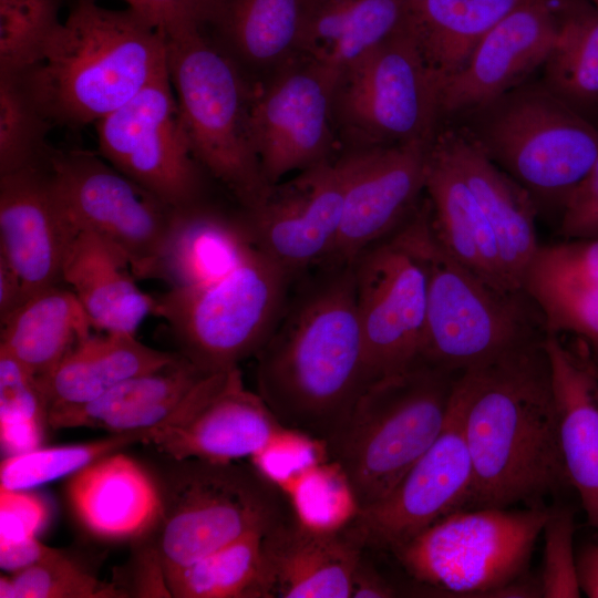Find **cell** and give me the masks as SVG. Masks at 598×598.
<instances>
[{"label":"cell","instance_id":"6da1fadb","mask_svg":"<svg viewBox=\"0 0 598 598\" xmlns=\"http://www.w3.org/2000/svg\"><path fill=\"white\" fill-rule=\"evenodd\" d=\"M256 354L257 393L287 429L326 443L370 384L352 264H324Z\"/></svg>","mask_w":598,"mask_h":598},{"label":"cell","instance_id":"7a4b0ae2","mask_svg":"<svg viewBox=\"0 0 598 598\" xmlns=\"http://www.w3.org/2000/svg\"><path fill=\"white\" fill-rule=\"evenodd\" d=\"M543 340L455 377L473 475L464 509L535 503L568 483Z\"/></svg>","mask_w":598,"mask_h":598},{"label":"cell","instance_id":"3957f363","mask_svg":"<svg viewBox=\"0 0 598 598\" xmlns=\"http://www.w3.org/2000/svg\"><path fill=\"white\" fill-rule=\"evenodd\" d=\"M68 2V17L43 61L23 75L54 127L76 131L167 73V44L159 29L130 8Z\"/></svg>","mask_w":598,"mask_h":598},{"label":"cell","instance_id":"277c9868","mask_svg":"<svg viewBox=\"0 0 598 598\" xmlns=\"http://www.w3.org/2000/svg\"><path fill=\"white\" fill-rule=\"evenodd\" d=\"M406 225L427 280L421 362L460 373L545 337L542 315L524 290L492 286L442 247L427 199Z\"/></svg>","mask_w":598,"mask_h":598},{"label":"cell","instance_id":"5b68a950","mask_svg":"<svg viewBox=\"0 0 598 598\" xmlns=\"http://www.w3.org/2000/svg\"><path fill=\"white\" fill-rule=\"evenodd\" d=\"M456 374L419 362L360 395L326 443L358 511L383 498L440 435Z\"/></svg>","mask_w":598,"mask_h":598},{"label":"cell","instance_id":"8992f818","mask_svg":"<svg viewBox=\"0 0 598 598\" xmlns=\"http://www.w3.org/2000/svg\"><path fill=\"white\" fill-rule=\"evenodd\" d=\"M167 71L193 155L245 213L272 186L256 152L251 106L255 84L200 30L166 37Z\"/></svg>","mask_w":598,"mask_h":598},{"label":"cell","instance_id":"52a82bcc","mask_svg":"<svg viewBox=\"0 0 598 598\" xmlns=\"http://www.w3.org/2000/svg\"><path fill=\"white\" fill-rule=\"evenodd\" d=\"M156 478L161 508L145 536L175 570L287 517L278 486L254 465L174 460Z\"/></svg>","mask_w":598,"mask_h":598},{"label":"cell","instance_id":"ba28073f","mask_svg":"<svg viewBox=\"0 0 598 598\" xmlns=\"http://www.w3.org/2000/svg\"><path fill=\"white\" fill-rule=\"evenodd\" d=\"M473 114L466 132L538 208L561 210L598 157V127L545 84L519 85Z\"/></svg>","mask_w":598,"mask_h":598},{"label":"cell","instance_id":"9c48e42d","mask_svg":"<svg viewBox=\"0 0 598 598\" xmlns=\"http://www.w3.org/2000/svg\"><path fill=\"white\" fill-rule=\"evenodd\" d=\"M292 281L258 243L227 274L155 297L153 315L166 321L179 354L206 373L224 372L258 353L285 310Z\"/></svg>","mask_w":598,"mask_h":598},{"label":"cell","instance_id":"30bf717a","mask_svg":"<svg viewBox=\"0 0 598 598\" xmlns=\"http://www.w3.org/2000/svg\"><path fill=\"white\" fill-rule=\"evenodd\" d=\"M548 514L539 506L460 509L391 553L421 584L458 595L497 596L524 577Z\"/></svg>","mask_w":598,"mask_h":598},{"label":"cell","instance_id":"8fae6325","mask_svg":"<svg viewBox=\"0 0 598 598\" xmlns=\"http://www.w3.org/2000/svg\"><path fill=\"white\" fill-rule=\"evenodd\" d=\"M440 92L409 23L339 73L331 99L334 130L348 148L432 142Z\"/></svg>","mask_w":598,"mask_h":598},{"label":"cell","instance_id":"7c38bea8","mask_svg":"<svg viewBox=\"0 0 598 598\" xmlns=\"http://www.w3.org/2000/svg\"><path fill=\"white\" fill-rule=\"evenodd\" d=\"M48 163L58 198L78 231L114 248L136 279H151L175 208L100 153L53 146Z\"/></svg>","mask_w":598,"mask_h":598},{"label":"cell","instance_id":"4fadbf2b","mask_svg":"<svg viewBox=\"0 0 598 598\" xmlns=\"http://www.w3.org/2000/svg\"><path fill=\"white\" fill-rule=\"evenodd\" d=\"M370 383L420 361L426 270L406 221L352 262Z\"/></svg>","mask_w":598,"mask_h":598},{"label":"cell","instance_id":"5bb4252c","mask_svg":"<svg viewBox=\"0 0 598 598\" xmlns=\"http://www.w3.org/2000/svg\"><path fill=\"white\" fill-rule=\"evenodd\" d=\"M100 155L173 208L205 200L168 72L95 124Z\"/></svg>","mask_w":598,"mask_h":598},{"label":"cell","instance_id":"9a60e30c","mask_svg":"<svg viewBox=\"0 0 598 598\" xmlns=\"http://www.w3.org/2000/svg\"><path fill=\"white\" fill-rule=\"evenodd\" d=\"M472 476L462 404L453 384L440 435L383 498L359 509L347 526L363 548L392 551L444 516L464 509Z\"/></svg>","mask_w":598,"mask_h":598},{"label":"cell","instance_id":"2e32d148","mask_svg":"<svg viewBox=\"0 0 598 598\" xmlns=\"http://www.w3.org/2000/svg\"><path fill=\"white\" fill-rule=\"evenodd\" d=\"M336 80L321 66L297 59L255 85L252 135L270 186L289 173L332 158L336 130L331 99Z\"/></svg>","mask_w":598,"mask_h":598},{"label":"cell","instance_id":"e0dca14e","mask_svg":"<svg viewBox=\"0 0 598 598\" xmlns=\"http://www.w3.org/2000/svg\"><path fill=\"white\" fill-rule=\"evenodd\" d=\"M432 143L348 148L337 157L344 183L343 215L324 264H352L414 213L425 188Z\"/></svg>","mask_w":598,"mask_h":598},{"label":"cell","instance_id":"ac0fdd59","mask_svg":"<svg viewBox=\"0 0 598 598\" xmlns=\"http://www.w3.org/2000/svg\"><path fill=\"white\" fill-rule=\"evenodd\" d=\"M343 203V176L332 157L274 185L258 208L244 213L259 245L295 281L332 254Z\"/></svg>","mask_w":598,"mask_h":598},{"label":"cell","instance_id":"d6986e66","mask_svg":"<svg viewBox=\"0 0 598 598\" xmlns=\"http://www.w3.org/2000/svg\"><path fill=\"white\" fill-rule=\"evenodd\" d=\"M558 27L551 0H529L504 18L442 81L441 116L473 113L519 86L546 62Z\"/></svg>","mask_w":598,"mask_h":598},{"label":"cell","instance_id":"ffe728a7","mask_svg":"<svg viewBox=\"0 0 598 598\" xmlns=\"http://www.w3.org/2000/svg\"><path fill=\"white\" fill-rule=\"evenodd\" d=\"M78 235L58 198L48 162L0 175V256L20 276L28 298L63 282Z\"/></svg>","mask_w":598,"mask_h":598},{"label":"cell","instance_id":"44dd1931","mask_svg":"<svg viewBox=\"0 0 598 598\" xmlns=\"http://www.w3.org/2000/svg\"><path fill=\"white\" fill-rule=\"evenodd\" d=\"M288 431L235 368L194 413L159 430L151 443L174 460L234 462L259 454Z\"/></svg>","mask_w":598,"mask_h":598},{"label":"cell","instance_id":"7402d4cb","mask_svg":"<svg viewBox=\"0 0 598 598\" xmlns=\"http://www.w3.org/2000/svg\"><path fill=\"white\" fill-rule=\"evenodd\" d=\"M543 344L568 484L598 532V362L581 344L574 350L556 334L546 333Z\"/></svg>","mask_w":598,"mask_h":598},{"label":"cell","instance_id":"603a6c76","mask_svg":"<svg viewBox=\"0 0 598 598\" xmlns=\"http://www.w3.org/2000/svg\"><path fill=\"white\" fill-rule=\"evenodd\" d=\"M522 289L546 333L575 337L598 362V238L540 245Z\"/></svg>","mask_w":598,"mask_h":598},{"label":"cell","instance_id":"cb8c5ba5","mask_svg":"<svg viewBox=\"0 0 598 598\" xmlns=\"http://www.w3.org/2000/svg\"><path fill=\"white\" fill-rule=\"evenodd\" d=\"M261 542L275 597L352 598L363 547L347 525L322 530L287 516Z\"/></svg>","mask_w":598,"mask_h":598},{"label":"cell","instance_id":"d4e9b609","mask_svg":"<svg viewBox=\"0 0 598 598\" xmlns=\"http://www.w3.org/2000/svg\"><path fill=\"white\" fill-rule=\"evenodd\" d=\"M434 143L474 194L495 235L504 270L514 286L522 289L524 275L540 246L535 200L466 131H446Z\"/></svg>","mask_w":598,"mask_h":598},{"label":"cell","instance_id":"484cf974","mask_svg":"<svg viewBox=\"0 0 598 598\" xmlns=\"http://www.w3.org/2000/svg\"><path fill=\"white\" fill-rule=\"evenodd\" d=\"M66 495L80 523L103 539H141L159 515L156 478L121 452L71 474Z\"/></svg>","mask_w":598,"mask_h":598},{"label":"cell","instance_id":"4316f807","mask_svg":"<svg viewBox=\"0 0 598 598\" xmlns=\"http://www.w3.org/2000/svg\"><path fill=\"white\" fill-rule=\"evenodd\" d=\"M300 19L301 0H205L199 30L256 85L298 59Z\"/></svg>","mask_w":598,"mask_h":598},{"label":"cell","instance_id":"83f0119b","mask_svg":"<svg viewBox=\"0 0 598 598\" xmlns=\"http://www.w3.org/2000/svg\"><path fill=\"white\" fill-rule=\"evenodd\" d=\"M258 241L244 213L231 216L205 200L175 208L151 279L194 288L236 267Z\"/></svg>","mask_w":598,"mask_h":598},{"label":"cell","instance_id":"f1b7e54d","mask_svg":"<svg viewBox=\"0 0 598 598\" xmlns=\"http://www.w3.org/2000/svg\"><path fill=\"white\" fill-rule=\"evenodd\" d=\"M409 23L408 0H301L298 59L338 78L352 61Z\"/></svg>","mask_w":598,"mask_h":598},{"label":"cell","instance_id":"f546056e","mask_svg":"<svg viewBox=\"0 0 598 598\" xmlns=\"http://www.w3.org/2000/svg\"><path fill=\"white\" fill-rule=\"evenodd\" d=\"M433 233L461 265L504 291H520L507 277L493 229L461 173L434 143L425 188Z\"/></svg>","mask_w":598,"mask_h":598},{"label":"cell","instance_id":"4dcf8cb0","mask_svg":"<svg viewBox=\"0 0 598 598\" xmlns=\"http://www.w3.org/2000/svg\"><path fill=\"white\" fill-rule=\"evenodd\" d=\"M127 261L96 236L80 231L63 268V282L74 292L94 330L135 334L156 298L142 291Z\"/></svg>","mask_w":598,"mask_h":598},{"label":"cell","instance_id":"1f68e13d","mask_svg":"<svg viewBox=\"0 0 598 598\" xmlns=\"http://www.w3.org/2000/svg\"><path fill=\"white\" fill-rule=\"evenodd\" d=\"M178 352L148 347L135 334L101 332L79 341L38 378L48 410L92 401L120 382L176 361Z\"/></svg>","mask_w":598,"mask_h":598},{"label":"cell","instance_id":"d6a6232c","mask_svg":"<svg viewBox=\"0 0 598 598\" xmlns=\"http://www.w3.org/2000/svg\"><path fill=\"white\" fill-rule=\"evenodd\" d=\"M92 330V321L74 292L60 283L29 297L1 323L0 351L40 378Z\"/></svg>","mask_w":598,"mask_h":598},{"label":"cell","instance_id":"836d02e7","mask_svg":"<svg viewBox=\"0 0 598 598\" xmlns=\"http://www.w3.org/2000/svg\"><path fill=\"white\" fill-rule=\"evenodd\" d=\"M529 0H412L410 24L441 83L458 71L483 37Z\"/></svg>","mask_w":598,"mask_h":598},{"label":"cell","instance_id":"e575fe53","mask_svg":"<svg viewBox=\"0 0 598 598\" xmlns=\"http://www.w3.org/2000/svg\"><path fill=\"white\" fill-rule=\"evenodd\" d=\"M207 374L181 354L176 361L126 379L92 401L50 408L47 424L54 430L95 427L111 433L125 420L178 399Z\"/></svg>","mask_w":598,"mask_h":598},{"label":"cell","instance_id":"d590c367","mask_svg":"<svg viewBox=\"0 0 598 598\" xmlns=\"http://www.w3.org/2000/svg\"><path fill=\"white\" fill-rule=\"evenodd\" d=\"M262 535L243 537L190 565L166 571L172 597H275L274 580L262 550Z\"/></svg>","mask_w":598,"mask_h":598},{"label":"cell","instance_id":"8d00e7d4","mask_svg":"<svg viewBox=\"0 0 598 598\" xmlns=\"http://www.w3.org/2000/svg\"><path fill=\"white\" fill-rule=\"evenodd\" d=\"M544 84L585 115L598 109V12L568 11L543 65Z\"/></svg>","mask_w":598,"mask_h":598},{"label":"cell","instance_id":"74e56055","mask_svg":"<svg viewBox=\"0 0 598 598\" xmlns=\"http://www.w3.org/2000/svg\"><path fill=\"white\" fill-rule=\"evenodd\" d=\"M159 426L112 432L92 442L37 447L1 462L0 487L30 489L76 471L135 443H151Z\"/></svg>","mask_w":598,"mask_h":598},{"label":"cell","instance_id":"f35d334b","mask_svg":"<svg viewBox=\"0 0 598 598\" xmlns=\"http://www.w3.org/2000/svg\"><path fill=\"white\" fill-rule=\"evenodd\" d=\"M54 127L20 74H0V175L42 165Z\"/></svg>","mask_w":598,"mask_h":598},{"label":"cell","instance_id":"ab89813d","mask_svg":"<svg viewBox=\"0 0 598 598\" xmlns=\"http://www.w3.org/2000/svg\"><path fill=\"white\" fill-rule=\"evenodd\" d=\"M68 1L0 0V74L25 73L43 61Z\"/></svg>","mask_w":598,"mask_h":598},{"label":"cell","instance_id":"60d3db41","mask_svg":"<svg viewBox=\"0 0 598 598\" xmlns=\"http://www.w3.org/2000/svg\"><path fill=\"white\" fill-rule=\"evenodd\" d=\"M48 406L38 378L0 351V433L12 454L39 447Z\"/></svg>","mask_w":598,"mask_h":598},{"label":"cell","instance_id":"b9f144b4","mask_svg":"<svg viewBox=\"0 0 598 598\" xmlns=\"http://www.w3.org/2000/svg\"><path fill=\"white\" fill-rule=\"evenodd\" d=\"M1 598L124 597L116 585L103 582L66 553L0 578Z\"/></svg>","mask_w":598,"mask_h":598},{"label":"cell","instance_id":"7bdbcfd3","mask_svg":"<svg viewBox=\"0 0 598 598\" xmlns=\"http://www.w3.org/2000/svg\"><path fill=\"white\" fill-rule=\"evenodd\" d=\"M319 463L291 485L296 517L322 530L344 527L358 512L357 503L339 467Z\"/></svg>","mask_w":598,"mask_h":598},{"label":"cell","instance_id":"ee69618b","mask_svg":"<svg viewBox=\"0 0 598 598\" xmlns=\"http://www.w3.org/2000/svg\"><path fill=\"white\" fill-rule=\"evenodd\" d=\"M574 512L568 507L549 509L543 528L544 563L539 579L540 596L580 597L576 554Z\"/></svg>","mask_w":598,"mask_h":598},{"label":"cell","instance_id":"f6af8a7d","mask_svg":"<svg viewBox=\"0 0 598 598\" xmlns=\"http://www.w3.org/2000/svg\"><path fill=\"white\" fill-rule=\"evenodd\" d=\"M48 518L49 507L39 495L0 487V544L35 537Z\"/></svg>","mask_w":598,"mask_h":598},{"label":"cell","instance_id":"bcb514c9","mask_svg":"<svg viewBox=\"0 0 598 598\" xmlns=\"http://www.w3.org/2000/svg\"><path fill=\"white\" fill-rule=\"evenodd\" d=\"M558 231L564 239L598 238V157L567 197Z\"/></svg>","mask_w":598,"mask_h":598},{"label":"cell","instance_id":"7dc6e473","mask_svg":"<svg viewBox=\"0 0 598 598\" xmlns=\"http://www.w3.org/2000/svg\"><path fill=\"white\" fill-rule=\"evenodd\" d=\"M97 1V0H90ZM166 37L198 30L205 0H123Z\"/></svg>","mask_w":598,"mask_h":598},{"label":"cell","instance_id":"c3c4849f","mask_svg":"<svg viewBox=\"0 0 598 598\" xmlns=\"http://www.w3.org/2000/svg\"><path fill=\"white\" fill-rule=\"evenodd\" d=\"M132 588L131 596L172 597L162 561L147 539L138 544Z\"/></svg>","mask_w":598,"mask_h":598},{"label":"cell","instance_id":"681fc988","mask_svg":"<svg viewBox=\"0 0 598 598\" xmlns=\"http://www.w3.org/2000/svg\"><path fill=\"white\" fill-rule=\"evenodd\" d=\"M62 553L63 550L49 547L35 537H30L16 543L0 544V566L13 573L54 558Z\"/></svg>","mask_w":598,"mask_h":598},{"label":"cell","instance_id":"f907efd6","mask_svg":"<svg viewBox=\"0 0 598 598\" xmlns=\"http://www.w3.org/2000/svg\"><path fill=\"white\" fill-rule=\"evenodd\" d=\"M28 300L23 282L10 264L0 256V324Z\"/></svg>","mask_w":598,"mask_h":598},{"label":"cell","instance_id":"816d5d0a","mask_svg":"<svg viewBox=\"0 0 598 598\" xmlns=\"http://www.w3.org/2000/svg\"><path fill=\"white\" fill-rule=\"evenodd\" d=\"M396 595L395 587L361 559L354 575L352 598H391Z\"/></svg>","mask_w":598,"mask_h":598},{"label":"cell","instance_id":"f5cc1de1","mask_svg":"<svg viewBox=\"0 0 598 598\" xmlns=\"http://www.w3.org/2000/svg\"><path fill=\"white\" fill-rule=\"evenodd\" d=\"M576 561L581 592L598 598V545L584 546L576 555Z\"/></svg>","mask_w":598,"mask_h":598},{"label":"cell","instance_id":"db71d44e","mask_svg":"<svg viewBox=\"0 0 598 598\" xmlns=\"http://www.w3.org/2000/svg\"><path fill=\"white\" fill-rule=\"evenodd\" d=\"M594 2H595V3L597 4V7H598V0H594Z\"/></svg>","mask_w":598,"mask_h":598},{"label":"cell","instance_id":"11a10c76","mask_svg":"<svg viewBox=\"0 0 598 598\" xmlns=\"http://www.w3.org/2000/svg\"><path fill=\"white\" fill-rule=\"evenodd\" d=\"M408 1H412V0H408Z\"/></svg>","mask_w":598,"mask_h":598}]
</instances>
